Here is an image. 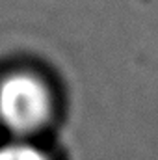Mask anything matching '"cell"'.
I'll return each instance as SVG.
<instances>
[{"label":"cell","mask_w":158,"mask_h":160,"mask_svg":"<svg viewBox=\"0 0 158 160\" xmlns=\"http://www.w3.org/2000/svg\"><path fill=\"white\" fill-rule=\"evenodd\" d=\"M0 160H50V157L28 142H9L0 145Z\"/></svg>","instance_id":"7a4b0ae2"},{"label":"cell","mask_w":158,"mask_h":160,"mask_svg":"<svg viewBox=\"0 0 158 160\" xmlns=\"http://www.w3.org/2000/svg\"><path fill=\"white\" fill-rule=\"evenodd\" d=\"M54 116V95L37 73L19 69L0 78V125L17 138L43 130Z\"/></svg>","instance_id":"6da1fadb"}]
</instances>
